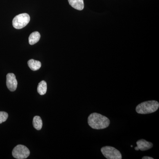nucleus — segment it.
I'll use <instances>...</instances> for the list:
<instances>
[{
  "mask_svg": "<svg viewBox=\"0 0 159 159\" xmlns=\"http://www.w3.org/2000/svg\"><path fill=\"white\" fill-rule=\"evenodd\" d=\"M142 159H153V158L149 157H144L142 158Z\"/></svg>",
  "mask_w": 159,
  "mask_h": 159,
  "instance_id": "nucleus-14",
  "label": "nucleus"
},
{
  "mask_svg": "<svg viewBox=\"0 0 159 159\" xmlns=\"http://www.w3.org/2000/svg\"><path fill=\"white\" fill-rule=\"evenodd\" d=\"M30 153L29 148L22 145L16 146L12 152V156L17 159H26L30 155Z\"/></svg>",
  "mask_w": 159,
  "mask_h": 159,
  "instance_id": "nucleus-5",
  "label": "nucleus"
},
{
  "mask_svg": "<svg viewBox=\"0 0 159 159\" xmlns=\"http://www.w3.org/2000/svg\"><path fill=\"white\" fill-rule=\"evenodd\" d=\"M40 39V34L38 31H34L30 34L29 38V43L31 45L38 42Z\"/></svg>",
  "mask_w": 159,
  "mask_h": 159,
  "instance_id": "nucleus-9",
  "label": "nucleus"
},
{
  "mask_svg": "<svg viewBox=\"0 0 159 159\" xmlns=\"http://www.w3.org/2000/svg\"><path fill=\"white\" fill-rule=\"evenodd\" d=\"M47 91V84L44 80H42L39 84L37 92L40 95H45Z\"/></svg>",
  "mask_w": 159,
  "mask_h": 159,
  "instance_id": "nucleus-11",
  "label": "nucleus"
},
{
  "mask_svg": "<svg viewBox=\"0 0 159 159\" xmlns=\"http://www.w3.org/2000/svg\"><path fill=\"white\" fill-rule=\"evenodd\" d=\"M135 149L136 150H137V151H138V150H139V148H138V147H135Z\"/></svg>",
  "mask_w": 159,
  "mask_h": 159,
  "instance_id": "nucleus-15",
  "label": "nucleus"
},
{
  "mask_svg": "<svg viewBox=\"0 0 159 159\" xmlns=\"http://www.w3.org/2000/svg\"><path fill=\"white\" fill-rule=\"evenodd\" d=\"M101 152L103 155L107 159H121L122 154L119 150L114 147L106 146L102 147Z\"/></svg>",
  "mask_w": 159,
  "mask_h": 159,
  "instance_id": "nucleus-4",
  "label": "nucleus"
},
{
  "mask_svg": "<svg viewBox=\"0 0 159 159\" xmlns=\"http://www.w3.org/2000/svg\"><path fill=\"white\" fill-rule=\"evenodd\" d=\"M30 20V16L28 13H21L14 18L12 20V25L15 29H22L27 25Z\"/></svg>",
  "mask_w": 159,
  "mask_h": 159,
  "instance_id": "nucleus-3",
  "label": "nucleus"
},
{
  "mask_svg": "<svg viewBox=\"0 0 159 159\" xmlns=\"http://www.w3.org/2000/svg\"><path fill=\"white\" fill-rule=\"evenodd\" d=\"M33 126L38 130H40L42 128L43 122L41 118L39 116H35L33 119Z\"/></svg>",
  "mask_w": 159,
  "mask_h": 159,
  "instance_id": "nucleus-12",
  "label": "nucleus"
},
{
  "mask_svg": "<svg viewBox=\"0 0 159 159\" xmlns=\"http://www.w3.org/2000/svg\"><path fill=\"white\" fill-rule=\"evenodd\" d=\"M159 103L155 100L145 101L140 103L136 107V111L140 114H148L155 112L158 109Z\"/></svg>",
  "mask_w": 159,
  "mask_h": 159,
  "instance_id": "nucleus-2",
  "label": "nucleus"
},
{
  "mask_svg": "<svg viewBox=\"0 0 159 159\" xmlns=\"http://www.w3.org/2000/svg\"><path fill=\"white\" fill-rule=\"evenodd\" d=\"M17 81L16 76L13 73H9L6 76V85L9 90L14 92L16 89L17 86Z\"/></svg>",
  "mask_w": 159,
  "mask_h": 159,
  "instance_id": "nucleus-6",
  "label": "nucleus"
},
{
  "mask_svg": "<svg viewBox=\"0 0 159 159\" xmlns=\"http://www.w3.org/2000/svg\"><path fill=\"white\" fill-rule=\"evenodd\" d=\"M89 125L91 128L96 129H104L107 128L110 124L108 118L97 113L89 115L88 119Z\"/></svg>",
  "mask_w": 159,
  "mask_h": 159,
  "instance_id": "nucleus-1",
  "label": "nucleus"
},
{
  "mask_svg": "<svg viewBox=\"0 0 159 159\" xmlns=\"http://www.w3.org/2000/svg\"><path fill=\"white\" fill-rule=\"evenodd\" d=\"M28 64L29 67L32 71L38 70L41 67V63L39 61L34 60V59L29 60Z\"/></svg>",
  "mask_w": 159,
  "mask_h": 159,
  "instance_id": "nucleus-10",
  "label": "nucleus"
},
{
  "mask_svg": "<svg viewBox=\"0 0 159 159\" xmlns=\"http://www.w3.org/2000/svg\"><path fill=\"white\" fill-rule=\"evenodd\" d=\"M8 116L9 115L6 112L0 111V124L6 122L8 118Z\"/></svg>",
  "mask_w": 159,
  "mask_h": 159,
  "instance_id": "nucleus-13",
  "label": "nucleus"
},
{
  "mask_svg": "<svg viewBox=\"0 0 159 159\" xmlns=\"http://www.w3.org/2000/svg\"><path fill=\"white\" fill-rule=\"evenodd\" d=\"M70 5L73 8L81 11L84 8V0H68Z\"/></svg>",
  "mask_w": 159,
  "mask_h": 159,
  "instance_id": "nucleus-8",
  "label": "nucleus"
},
{
  "mask_svg": "<svg viewBox=\"0 0 159 159\" xmlns=\"http://www.w3.org/2000/svg\"><path fill=\"white\" fill-rule=\"evenodd\" d=\"M137 147L139 150L144 151L148 150L153 147V144L150 142H148L144 139H141L136 142Z\"/></svg>",
  "mask_w": 159,
  "mask_h": 159,
  "instance_id": "nucleus-7",
  "label": "nucleus"
}]
</instances>
